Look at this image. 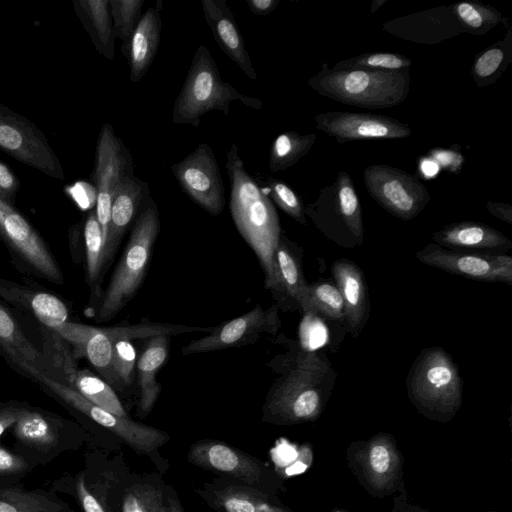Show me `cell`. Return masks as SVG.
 I'll use <instances>...</instances> for the list:
<instances>
[{
    "instance_id": "cell-1",
    "label": "cell",
    "mask_w": 512,
    "mask_h": 512,
    "mask_svg": "<svg viewBox=\"0 0 512 512\" xmlns=\"http://www.w3.org/2000/svg\"><path fill=\"white\" fill-rule=\"evenodd\" d=\"M279 376L271 385L263 408V422L294 425L313 421L323 411L337 374L325 354L294 344L275 359Z\"/></svg>"
},
{
    "instance_id": "cell-2",
    "label": "cell",
    "mask_w": 512,
    "mask_h": 512,
    "mask_svg": "<svg viewBox=\"0 0 512 512\" xmlns=\"http://www.w3.org/2000/svg\"><path fill=\"white\" fill-rule=\"evenodd\" d=\"M226 168L230 179V210L236 228L253 249L265 273V286L278 292L274 260L281 232L276 210L257 183L247 173L238 147L227 152Z\"/></svg>"
},
{
    "instance_id": "cell-3",
    "label": "cell",
    "mask_w": 512,
    "mask_h": 512,
    "mask_svg": "<svg viewBox=\"0 0 512 512\" xmlns=\"http://www.w3.org/2000/svg\"><path fill=\"white\" fill-rule=\"evenodd\" d=\"M308 85L321 96L365 109H384L401 104L410 90V70H333L324 63Z\"/></svg>"
},
{
    "instance_id": "cell-4",
    "label": "cell",
    "mask_w": 512,
    "mask_h": 512,
    "mask_svg": "<svg viewBox=\"0 0 512 512\" xmlns=\"http://www.w3.org/2000/svg\"><path fill=\"white\" fill-rule=\"evenodd\" d=\"M406 386L418 411L434 420L451 419L462 404L463 382L458 366L441 347L421 351L409 370Z\"/></svg>"
},
{
    "instance_id": "cell-5",
    "label": "cell",
    "mask_w": 512,
    "mask_h": 512,
    "mask_svg": "<svg viewBox=\"0 0 512 512\" xmlns=\"http://www.w3.org/2000/svg\"><path fill=\"white\" fill-rule=\"evenodd\" d=\"M234 100L254 109L262 107L259 99L240 94L234 86L222 80L211 53L201 45L193 56L182 89L175 100L172 122L190 124L197 128L201 117L212 110L228 115L230 103Z\"/></svg>"
},
{
    "instance_id": "cell-6",
    "label": "cell",
    "mask_w": 512,
    "mask_h": 512,
    "mask_svg": "<svg viewBox=\"0 0 512 512\" xmlns=\"http://www.w3.org/2000/svg\"><path fill=\"white\" fill-rule=\"evenodd\" d=\"M159 229V212L151 197L134 223L125 250L103 295L96 314L98 322L114 318L137 293Z\"/></svg>"
},
{
    "instance_id": "cell-7",
    "label": "cell",
    "mask_w": 512,
    "mask_h": 512,
    "mask_svg": "<svg viewBox=\"0 0 512 512\" xmlns=\"http://www.w3.org/2000/svg\"><path fill=\"white\" fill-rule=\"evenodd\" d=\"M304 211L316 228L335 244L350 249L363 244L362 208L346 171H339L336 180L322 188Z\"/></svg>"
},
{
    "instance_id": "cell-8",
    "label": "cell",
    "mask_w": 512,
    "mask_h": 512,
    "mask_svg": "<svg viewBox=\"0 0 512 512\" xmlns=\"http://www.w3.org/2000/svg\"><path fill=\"white\" fill-rule=\"evenodd\" d=\"M14 364L67 405L115 434L138 454L149 455L169 440V435L166 432L131 420L127 416H118L102 409L87 400L74 388L41 372L25 361H17Z\"/></svg>"
},
{
    "instance_id": "cell-9",
    "label": "cell",
    "mask_w": 512,
    "mask_h": 512,
    "mask_svg": "<svg viewBox=\"0 0 512 512\" xmlns=\"http://www.w3.org/2000/svg\"><path fill=\"white\" fill-rule=\"evenodd\" d=\"M15 452L34 467L80 447L83 437L73 423L53 413L28 406L11 427Z\"/></svg>"
},
{
    "instance_id": "cell-10",
    "label": "cell",
    "mask_w": 512,
    "mask_h": 512,
    "mask_svg": "<svg viewBox=\"0 0 512 512\" xmlns=\"http://www.w3.org/2000/svg\"><path fill=\"white\" fill-rule=\"evenodd\" d=\"M187 458L193 465L222 478L267 493L276 495L281 488L277 476L264 462L222 441L200 440L190 446Z\"/></svg>"
},
{
    "instance_id": "cell-11",
    "label": "cell",
    "mask_w": 512,
    "mask_h": 512,
    "mask_svg": "<svg viewBox=\"0 0 512 512\" xmlns=\"http://www.w3.org/2000/svg\"><path fill=\"white\" fill-rule=\"evenodd\" d=\"M363 180L370 196L384 210L405 221L418 216L430 200L427 188L416 176L396 167L369 165Z\"/></svg>"
},
{
    "instance_id": "cell-12",
    "label": "cell",
    "mask_w": 512,
    "mask_h": 512,
    "mask_svg": "<svg viewBox=\"0 0 512 512\" xmlns=\"http://www.w3.org/2000/svg\"><path fill=\"white\" fill-rule=\"evenodd\" d=\"M0 150L45 175L63 180L64 169L42 131L0 103Z\"/></svg>"
},
{
    "instance_id": "cell-13",
    "label": "cell",
    "mask_w": 512,
    "mask_h": 512,
    "mask_svg": "<svg viewBox=\"0 0 512 512\" xmlns=\"http://www.w3.org/2000/svg\"><path fill=\"white\" fill-rule=\"evenodd\" d=\"M133 175V162L129 150L106 123L101 128L95 150L93 180L96 190V216L100 224L104 245L107 239L111 205L121 180Z\"/></svg>"
},
{
    "instance_id": "cell-14",
    "label": "cell",
    "mask_w": 512,
    "mask_h": 512,
    "mask_svg": "<svg viewBox=\"0 0 512 512\" xmlns=\"http://www.w3.org/2000/svg\"><path fill=\"white\" fill-rule=\"evenodd\" d=\"M428 266L465 278L512 285V257L505 253H486L444 248L429 243L416 253Z\"/></svg>"
},
{
    "instance_id": "cell-15",
    "label": "cell",
    "mask_w": 512,
    "mask_h": 512,
    "mask_svg": "<svg viewBox=\"0 0 512 512\" xmlns=\"http://www.w3.org/2000/svg\"><path fill=\"white\" fill-rule=\"evenodd\" d=\"M171 170L181 188L202 209L213 216L222 212L224 185L208 144L200 143L187 157L173 164Z\"/></svg>"
},
{
    "instance_id": "cell-16",
    "label": "cell",
    "mask_w": 512,
    "mask_h": 512,
    "mask_svg": "<svg viewBox=\"0 0 512 512\" xmlns=\"http://www.w3.org/2000/svg\"><path fill=\"white\" fill-rule=\"evenodd\" d=\"M0 237L41 277L56 284L63 283V275L46 243L14 206L0 199Z\"/></svg>"
},
{
    "instance_id": "cell-17",
    "label": "cell",
    "mask_w": 512,
    "mask_h": 512,
    "mask_svg": "<svg viewBox=\"0 0 512 512\" xmlns=\"http://www.w3.org/2000/svg\"><path fill=\"white\" fill-rule=\"evenodd\" d=\"M281 326L278 306L264 309L257 305L249 312L219 326L208 335L193 340L182 349L183 355L241 347L265 334H275Z\"/></svg>"
},
{
    "instance_id": "cell-18",
    "label": "cell",
    "mask_w": 512,
    "mask_h": 512,
    "mask_svg": "<svg viewBox=\"0 0 512 512\" xmlns=\"http://www.w3.org/2000/svg\"><path fill=\"white\" fill-rule=\"evenodd\" d=\"M316 128L340 143L364 139L407 138L412 130L396 118L350 111H331L314 117Z\"/></svg>"
},
{
    "instance_id": "cell-19",
    "label": "cell",
    "mask_w": 512,
    "mask_h": 512,
    "mask_svg": "<svg viewBox=\"0 0 512 512\" xmlns=\"http://www.w3.org/2000/svg\"><path fill=\"white\" fill-rule=\"evenodd\" d=\"M196 492L215 512H291L276 495L222 477Z\"/></svg>"
},
{
    "instance_id": "cell-20",
    "label": "cell",
    "mask_w": 512,
    "mask_h": 512,
    "mask_svg": "<svg viewBox=\"0 0 512 512\" xmlns=\"http://www.w3.org/2000/svg\"><path fill=\"white\" fill-rule=\"evenodd\" d=\"M150 196L149 185L134 175L125 176L112 200L104 264L111 258L120 240L143 211Z\"/></svg>"
},
{
    "instance_id": "cell-21",
    "label": "cell",
    "mask_w": 512,
    "mask_h": 512,
    "mask_svg": "<svg viewBox=\"0 0 512 512\" xmlns=\"http://www.w3.org/2000/svg\"><path fill=\"white\" fill-rule=\"evenodd\" d=\"M331 272L343 300L346 330L353 338H357L370 312L364 274L359 266L347 258L335 261L331 266Z\"/></svg>"
},
{
    "instance_id": "cell-22",
    "label": "cell",
    "mask_w": 512,
    "mask_h": 512,
    "mask_svg": "<svg viewBox=\"0 0 512 512\" xmlns=\"http://www.w3.org/2000/svg\"><path fill=\"white\" fill-rule=\"evenodd\" d=\"M54 331L77 355L86 357L111 387L121 388L112 367L113 346L103 328L67 321Z\"/></svg>"
},
{
    "instance_id": "cell-23",
    "label": "cell",
    "mask_w": 512,
    "mask_h": 512,
    "mask_svg": "<svg viewBox=\"0 0 512 512\" xmlns=\"http://www.w3.org/2000/svg\"><path fill=\"white\" fill-rule=\"evenodd\" d=\"M204 18L220 49L248 76L257 79L256 71L226 0H202Z\"/></svg>"
},
{
    "instance_id": "cell-24",
    "label": "cell",
    "mask_w": 512,
    "mask_h": 512,
    "mask_svg": "<svg viewBox=\"0 0 512 512\" xmlns=\"http://www.w3.org/2000/svg\"><path fill=\"white\" fill-rule=\"evenodd\" d=\"M433 242L447 249L504 253L512 242L500 231L484 223L461 221L444 226L432 235Z\"/></svg>"
},
{
    "instance_id": "cell-25",
    "label": "cell",
    "mask_w": 512,
    "mask_h": 512,
    "mask_svg": "<svg viewBox=\"0 0 512 512\" xmlns=\"http://www.w3.org/2000/svg\"><path fill=\"white\" fill-rule=\"evenodd\" d=\"M0 298L34 316L45 328L56 329L68 321V309L57 296L0 277Z\"/></svg>"
},
{
    "instance_id": "cell-26",
    "label": "cell",
    "mask_w": 512,
    "mask_h": 512,
    "mask_svg": "<svg viewBox=\"0 0 512 512\" xmlns=\"http://www.w3.org/2000/svg\"><path fill=\"white\" fill-rule=\"evenodd\" d=\"M427 27H430L443 40L464 32L453 14L452 6L409 15L387 22L384 25V29L389 33L403 39L421 43H435Z\"/></svg>"
},
{
    "instance_id": "cell-27",
    "label": "cell",
    "mask_w": 512,
    "mask_h": 512,
    "mask_svg": "<svg viewBox=\"0 0 512 512\" xmlns=\"http://www.w3.org/2000/svg\"><path fill=\"white\" fill-rule=\"evenodd\" d=\"M160 34V12L150 7L141 16L127 46L121 50L130 67L131 82H139L150 68L158 51Z\"/></svg>"
},
{
    "instance_id": "cell-28",
    "label": "cell",
    "mask_w": 512,
    "mask_h": 512,
    "mask_svg": "<svg viewBox=\"0 0 512 512\" xmlns=\"http://www.w3.org/2000/svg\"><path fill=\"white\" fill-rule=\"evenodd\" d=\"M146 345L136 362L139 401L137 415L145 417L157 402L161 386L156 375L168 356L169 335H157L146 339Z\"/></svg>"
},
{
    "instance_id": "cell-29",
    "label": "cell",
    "mask_w": 512,
    "mask_h": 512,
    "mask_svg": "<svg viewBox=\"0 0 512 512\" xmlns=\"http://www.w3.org/2000/svg\"><path fill=\"white\" fill-rule=\"evenodd\" d=\"M360 462L369 486L378 491L391 488L399 474L400 456L392 439L384 434L367 443Z\"/></svg>"
},
{
    "instance_id": "cell-30",
    "label": "cell",
    "mask_w": 512,
    "mask_h": 512,
    "mask_svg": "<svg viewBox=\"0 0 512 512\" xmlns=\"http://www.w3.org/2000/svg\"><path fill=\"white\" fill-rule=\"evenodd\" d=\"M69 481L72 485L55 482L56 489L71 493L83 512H114L110 502L112 487L110 473L105 471L94 474L87 466L72 476Z\"/></svg>"
},
{
    "instance_id": "cell-31",
    "label": "cell",
    "mask_w": 512,
    "mask_h": 512,
    "mask_svg": "<svg viewBox=\"0 0 512 512\" xmlns=\"http://www.w3.org/2000/svg\"><path fill=\"white\" fill-rule=\"evenodd\" d=\"M74 11L99 54L112 60L116 36L109 0H72Z\"/></svg>"
},
{
    "instance_id": "cell-32",
    "label": "cell",
    "mask_w": 512,
    "mask_h": 512,
    "mask_svg": "<svg viewBox=\"0 0 512 512\" xmlns=\"http://www.w3.org/2000/svg\"><path fill=\"white\" fill-rule=\"evenodd\" d=\"M294 247L285 237H280L275 250L274 260L278 280V292L288 296L296 307L304 310L308 283L305 280L301 252H296Z\"/></svg>"
},
{
    "instance_id": "cell-33",
    "label": "cell",
    "mask_w": 512,
    "mask_h": 512,
    "mask_svg": "<svg viewBox=\"0 0 512 512\" xmlns=\"http://www.w3.org/2000/svg\"><path fill=\"white\" fill-rule=\"evenodd\" d=\"M0 512H75L53 491L26 489L18 484L0 486Z\"/></svg>"
},
{
    "instance_id": "cell-34",
    "label": "cell",
    "mask_w": 512,
    "mask_h": 512,
    "mask_svg": "<svg viewBox=\"0 0 512 512\" xmlns=\"http://www.w3.org/2000/svg\"><path fill=\"white\" fill-rule=\"evenodd\" d=\"M0 345L11 362L25 361L46 373L44 355L29 341L13 315L0 303Z\"/></svg>"
},
{
    "instance_id": "cell-35",
    "label": "cell",
    "mask_w": 512,
    "mask_h": 512,
    "mask_svg": "<svg viewBox=\"0 0 512 512\" xmlns=\"http://www.w3.org/2000/svg\"><path fill=\"white\" fill-rule=\"evenodd\" d=\"M512 58V31L505 39L480 53L472 65L471 74L476 85L484 88L495 83L505 72Z\"/></svg>"
},
{
    "instance_id": "cell-36",
    "label": "cell",
    "mask_w": 512,
    "mask_h": 512,
    "mask_svg": "<svg viewBox=\"0 0 512 512\" xmlns=\"http://www.w3.org/2000/svg\"><path fill=\"white\" fill-rule=\"evenodd\" d=\"M316 141V135H301L296 131H287L278 135L270 148L268 166L275 173L292 167L307 155Z\"/></svg>"
},
{
    "instance_id": "cell-37",
    "label": "cell",
    "mask_w": 512,
    "mask_h": 512,
    "mask_svg": "<svg viewBox=\"0 0 512 512\" xmlns=\"http://www.w3.org/2000/svg\"><path fill=\"white\" fill-rule=\"evenodd\" d=\"M164 487L154 476L132 482L122 493L121 512H161Z\"/></svg>"
},
{
    "instance_id": "cell-38",
    "label": "cell",
    "mask_w": 512,
    "mask_h": 512,
    "mask_svg": "<svg viewBox=\"0 0 512 512\" xmlns=\"http://www.w3.org/2000/svg\"><path fill=\"white\" fill-rule=\"evenodd\" d=\"M93 404L118 416H127L113 388L87 369H78L68 385Z\"/></svg>"
},
{
    "instance_id": "cell-39",
    "label": "cell",
    "mask_w": 512,
    "mask_h": 512,
    "mask_svg": "<svg viewBox=\"0 0 512 512\" xmlns=\"http://www.w3.org/2000/svg\"><path fill=\"white\" fill-rule=\"evenodd\" d=\"M343 300L335 284L319 280L308 284L304 312L313 313L327 320L344 323Z\"/></svg>"
},
{
    "instance_id": "cell-40",
    "label": "cell",
    "mask_w": 512,
    "mask_h": 512,
    "mask_svg": "<svg viewBox=\"0 0 512 512\" xmlns=\"http://www.w3.org/2000/svg\"><path fill=\"white\" fill-rule=\"evenodd\" d=\"M452 11L463 31L473 35H484L503 20L496 8L473 1L454 4Z\"/></svg>"
},
{
    "instance_id": "cell-41",
    "label": "cell",
    "mask_w": 512,
    "mask_h": 512,
    "mask_svg": "<svg viewBox=\"0 0 512 512\" xmlns=\"http://www.w3.org/2000/svg\"><path fill=\"white\" fill-rule=\"evenodd\" d=\"M87 280L92 285L104 266V240L95 210L89 212L84 224Z\"/></svg>"
},
{
    "instance_id": "cell-42",
    "label": "cell",
    "mask_w": 512,
    "mask_h": 512,
    "mask_svg": "<svg viewBox=\"0 0 512 512\" xmlns=\"http://www.w3.org/2000/svg\"><path fill=\"white\" fill-rule=\"evenodd\" d=\"M143 4L144 0H109L113 29L121 41V50L127 46L141 19Z\"/></svg>"
},
{
    "instance_id": "cell-43",
    "label": "cell",
    "mask_w": 512,
    "mask_h": 512,
    "mask_svg": "<svg viewBox=\"0 0 512 512\" xmlns=\"http://www.w3.org/2000/svg\"><path fill=\"white\" fill-rule=\"evenodd\" d=\"M411 59L402 54L388 52L364 53L336 63L332 69H377L401 71L409 69Z\"/></svg>"
},
{
    "instance_id": "cell-44",
    "label": "cell",
    "mask_w": 512,
    "mask_h": 512,
    "mask_svg": "<svg viewBox=\"0 0 512 512\" xmlns=\"http://www.w3.org/2000/svg\"><path fill=\"white\" fill-rule=\"evenodd\" d=\"M267 187L273 201L300 224H306L304 206L298 195L283 181L268 178Z\"/></svg>"
},
{
    "instance_id": "cell-45",
    "label": "cell",
    "mask_w": 512,
    "mask_h": 512,
    "mask_svg": "<svg viewBox=\"0 0 512 512\" xmlns=\"http://www.w3.org/2000/svg\"><path fill=\"white\" fill-rule=\"evenodd\" d=\"M112 367L121 387L128 386L134 379L137 362L136 351L130 340L121 339L112 343Z\"/></svg>"
},
{
    "instance_id": "cell-46",
    "label": "cell",
    "mask_w": 512,
    "mask_h": 512,
    "mask_svg": "<svg viewBox=\"0 0 512 512\" xmlns=\"http://www.w3.org/2000/svg\"><path fill=\"white\" fill-rule=\"evenodd\" d=\"M35 467L23 456L0 445V481L3 485L16 484Z\"/></svg>"
},
{
    "instance_id": "cell-47",
    "label": "cell",
    "mask_w": 512,
    "mask_h": 512,
    "mask_svg": "<svg viewBox=\"0 0 512 512\" xmlns=\"http://www.w3.org/2000/svg\"><path fill=\"white\" fill-rule=\"evenodd\" d=\"M20 188L18 176L0 160V199L15 207V200Z\"/></svg>"
},
{
    "instance_id": "cell-48",
    "label": "cell",
    "mask_w": 512,
    "mask_h": 512,
    "mask_svg": "<svg viewBox=\"0 0 512 512\" xmlns=\"http://www.w3.org/2000/svg\"><path fill=\"white\" fill-rule=\"evenodd\" d=\"M429 158L433 159L440 168L451 173H458L464 163L462 154L450 149L437 148L430 150Z\"/></svg>"
},
{
    "instance_id": "cell-49",
    "label": "cell",
    "mask_w": 512,
    "mask_h": 512,
    "mask_svg": "<svg viewBox=\"0 0 512 512\" xmlns=\"http://www.w3.org/2000/svg\"><path fill=\"white\" fill-rule=\"evenodd\" d=\"M28 403L20 401L0 402V437L15 424Z\"/></svg>"
},
{
    "instance_id": "cell-50",
    "label": "cell",
    "mask_w": 512,
    "mask_h": 512,
    "mask_svg": "<svg viewBox=\"0 0 512 512\" xmlns=\"http://www.w3.org/2000/svg\"><path fill=\"white\" fill-rule=\"evenodd\" d=\"M280 0H247L249 10L256 16H266L273 12Z\"/></svg>"
},
{
    "instance_id": "cell-51",
    "label": "cell",
    "mask_w": 512,
    "mask_h": 512,
    "mask_svg": "<svg viewBox=\"0 0 512 512\" xmlns=\"http://www.w3.org/2000/svg\"><path fill=\"white\" fill-rule=\"evenodd\" d=\"M488 211L496 218L506 222L507 224H512V207L506 203H498L489 201L487 203Z\"/></svg>"
},
{
    "instance_id": "cell-52",
    "label": "cell",
    "mask_w": 512,
    "mask_h": 512,
    "mask_svg": "<svg viewBox=\"0 0 512 512\" xmlns=\"http://www.w3.org/2000/svg\"><path fill=\"white\" fill-rule=\"evenodd\" d=\"M419 170L423 177L429 179L435 177L439 173L440 167L433 159L426 157L420 160Z\"/></svg>"
},
{
    "instance_id": "cell-53",
    "label": "cell",
    "mask_w": 512,
    "mask_h": 512,
    "mask_svg": "<svg viewBox=\"0 0 512 512\" xmlns=\"http://www.w3.org/2000/svg\"><path fill=\"white\" fill-rule=\"evenodd\" d=\"M165 495L170 512H185L174 490L170 486L165 485Z\"/></svg>"
},
{
    "instance_id": "cell-54",
    "label": "cell",
    "mask_w": 512,
    "mask_h": 512,
    "mask_svg": "<svg viewBox=\"0 0 512 512\" xmlns=\"http://www.w3.org/2000/svg\"><path fill=\"white\" fill-rule=\"evenodd\" d=\"M387 0H373L370 5V12L375 13Z\"/></svg>"
},
{
    "instance_id": "cell-55",
    "label": "cell",
    "mask_w": 512,
    "mask_h": 512,
    "mask_svg": "<svg viewBox=\"0 0 512 512\" xmlns=\"http://www.w3.org/2000/svg\"><path fill=\"white\" fill-rule=\"evenodd\" d=\"M161 512H170L169 505H168L166 495H165V487H164V500H163Z\"/></svg>"
}]
</instances>
